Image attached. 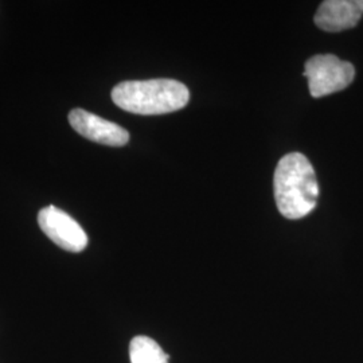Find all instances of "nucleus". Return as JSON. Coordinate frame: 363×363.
I'll return each mask as SVG.
<instances>
[{
  "label": "nucleus",
  "instance_id": "1",
  "mask_svg": "<svg viewBox=\"0 0 363 363\" xmlns=\"http://www.w3.org/2000/svg\"><path fill=\"white\" fill-rule=\"evenodd\" d=\"M274 201L281 216L300 220L316 208L319 186L310 160L298 152L280 159L273 178Z\"/></svg>",
  "mask_w": 363,
  "mask_h": 363
},
{
  "label": "nucleus",
  "instance_id": "6",
  "mask_svg": "<svg viewBox=\"0 0 363 363\" xmlns=\"http://www.w3.org/2000/svg\"><path fill=\"white\" fill-rule=\"evenodd\" d=\"M363 15V0H325L315 13L316 26L337 33L355 27Z\"/></svg>",
  "mask_w": 363,
  "mask_h": 363
},
{
  "label": "nucleus",
  "instance_id": "2",
  "mask_svg": "<svg viewBox=\"0 0 363 363\" xmlns=\"http://www.w3.org/2000/svg\"><path fill=\"white\" fill-rule=\"evenodd\" d=\"M113 103L135 115H166L184 108L190 91L179 81L156 78L144 81H124L112 91Z\"/></svg>",
  "mask_w": 363,
  "mask_h": 363
},
{
  "label": "nucleus",
  "instance_id": "4",
  "mask_svg": "<svg viewBox=\"0 0 363 363\" xmlns=\"http://www.w3.org/2000/svg\"><path fill=\"white\" fill-rule=\"evenodd\" d=\"M38 225L55 245L72 253H79L88 247V235L67 213L55 206L43 208L38 214Z\"/></svg>",
  "mask_w": 363,
  "mask_h": 363
},
{
  "label": "nucleus",
  "instance_id": "5",
  "mask_svg": "<svg viewBox=\"0 0 363 363\" xmlns=\"http://www.w3.org/2000/svg\"><path fill=\"white\" fill-rule=\"evenodd\" d=\"M69 123L72 128L77 130L81 136L96 143L123 147L130 142L128 130H124L118 124L79 108L73 109L69 113Z\"/></svg>",
  "mask_w": 363,
  "mask_h": 363
},
{
  "label": "nucleus",
  "instance_id": "7",
  "mask_svg": "<svg viewBox=\"0 0 363 363\" xmlns=\"http://www.w3.org/2000/svg\"><path fill=\"white\" fill-rule=\"evenodd\" d=\"M130 363H169V357L154 339L135 337L130 345Z\"/></svg>",
  "mask_w": 363,
  "mask_h": 363
},
{
  "label": "nucleus",
  "instance_id": "3",
  "mask_svg": "<svg viewBox=\"0 0 363 363\" xmlns=\"http://www.w3.org/2000/svg\"><path fill=\"white\" fill-rule=\"evenodd\" d=\"M304 77L312 97L319 99L346 89L354 81L355 67L333 54H320L306 62Z\"/></svg>",
  "mask_w": 363,
  "mask_h": 363
}]
</instances>
